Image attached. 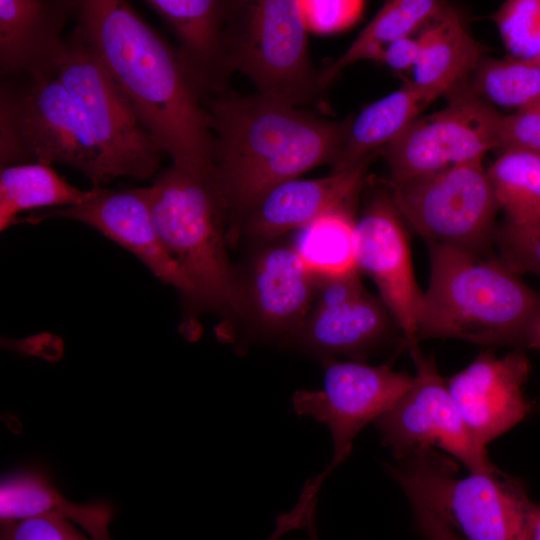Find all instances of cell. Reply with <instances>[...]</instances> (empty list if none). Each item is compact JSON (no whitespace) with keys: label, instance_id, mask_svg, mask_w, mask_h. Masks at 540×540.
Wrapping results in <instances>:
<instances>
[{"label":"cell","instance_id":"obj_9","mask_svg":"<svg viewBox=\"0 0 540 540\" xmlns=\"http://www.w3.org/2000/svg\"><path fill=\"white\" fill-rule=\"evenodd\" d=\"M57 78L81 111L114 178H152L165 152L76 27L66 37Z\"/></svg>","mask_w":540,"mask_h":540},{"label":"cell","instance_id":"obj_22","mask_svg":"<svg viewBox=\"0 0 540 540\" xmlns=\"http://www.w3.org/2000/svg\"><path fill=\"white\" fill-rule=\"evenodd\" d=\"M56 515L80 526L93 540H112L109 524L114 509L105 502L79 505L66 500L42 471L22 470L1 481L2 523Z\"/></svg>","mask_w":540,"mask_h":540},{"label":"cell","instance_id":"obj_1","mask_svg":"<svg viewBox=\"0 0 540 540\" xmlns=\"http://www.w3.org/2000/svg\"><path fill=\"white\" fill-rule=\"evenodd\" d=\"M77 25L172 164L214 165L215 138L203 100L166 40L123 0H81Z\"/></svg>","mask_w":540,"mask_h":540},{"label":"cell","instance_id":"obj_5","mask_svg":"<svg viewBox=\"0 0 540 540\" xmlns=\"http://www.w3.org/2000/svg\"><path fill=\"white\" fill-rule=\"evenodd\" d=\"M0 168L60 163L99 187L114 179L72 96L57 77L2 78Z\"/></svg>","mask_w":540,"mask_h":540},{"label":"cell","instance_id":"obj_36","mask_svg":"<svg viewBox=\"0 0 540 540\" xmlns=\"http://www.w3.org/2000/svg\"><path fill=\"white\" fill-rule=\"evenodd\" d=\"M519 540H540V504L531 502Z\"/></svg>","mask_w":540,"mask_h":540},{"label":"cell","instance_id":"obj_15","mask_svg":"<svg viewBox=\"0 0 540 540\" xmlns=\"http://www.w3.org/2000/svg\"><path fill=\"white\" fill-rule=\"evenodd\" d=\"M55 217L76 220L96 229L133 253L163 283L189 298L191 284L156 230L149 187L116 190L93 187L80 204L35 211L20 222L37 223Z\"/></svg>","mask_w":540,"mask_h":540},{"label":"cell","instance_id":"obj_30","mask_svg":"<svg viewBox=\"0 0 540 540\" xmlns=\"http://www.w3.org/2000/svg\"><path fill=\"white\" fill-rule=\"evenodd\" d=\"M493 240L499 249L498 259L511 271L540 276V219L524 227L504 223L495 229Z\"/></svg>","mask_w":540,"mask_h":540},{"label":"cell","instance_id":"obj_11","mask_svg":"<svg viewBox=\"0 0 540 540\" xmlns=\"http://www.w3.org/2000/svg\"><path fill=\"white\" fill-rule=\"evenodd\" d=\"M442 110L419 117L395 141L383 148L389 184L432 174L484 158L497 149L502 114L485 101L454 92Z\"/></svg>","mask_w":540,"mask_h":540},{"label":"cell","instance_id":"obj_34","mask_svg":"<svg viewBox=\"0 0 540 540\" xmlns=\"http://www.w3.org/2000/svg\"><path fill=\"white\" fill-rule=\"evenodd\" d=\"M420 54L418 37L406 36L385 47L380 62L396 71L412 70Z\"/></svg>","mask_w":540,"mask_h":540},{"label":"cell","instance_id":"obj_3","mask_svg":"<svg viewBox=\"0 0 540 540\" xmlns=\"http://www.w3.org/2000/svg\"><path fill=\"white\" fill-rule=\"evenodd\" d=\"M156 230L191 284L188 303L243 319L240 274L228 255L230 209L214 165H173L149 186Z\"/></svg>","mask_w":540,"mask_h":540},{"label":"cell","instance_id":"obj_21","mask_svg":"<svg viewBox=\"0 0 540 540\" xmlns=\"http://www.w3.org/2000/svg\"><path fill=\"white\" fill-rule=\"evenodd\" d=\"M418 39L420 54L411 82L434 99L461 86L488 51L447 5L424 26Z\"/></svg>","mask_w":540,"mask_h":540},{"label":"cell","instance_id":"obj_17","mask_svg":"<svg viewBox=\"0 0 540 540\" xmlns=\"http://www.w3.org/2000/svg\"><path fill=\"white\" fill-rule=\"evenodd\" d=\"M530 371L529 359L519 350L500 358L487 350L446 379L468 431L482 448L532 412L523 390Z\"/></svg>","mask_w":540,"mask_h":540},{"label":"cell","instance_id":"obj_25","mask_svg":"<svg viewBox=\"0 0 540 540\" xmlns=\"http://www.w3.org/2000/svg\"><path fill=\"white\" fill-rule=\"evenodd\" d=\"M355 206L333 209L298 230L291 244L319 280L360 272L356 261Z\"/></svg>","mask_w":540,"mask_h":540},{"label":"cell","instance_id":"obj_4","mask_svg":"<svg viewBox=\"0 0 540 540\" xmlns=\"http://www.w3.org/2000/svg\"><path fill=\"white\" fill-rule=\"evenodd\" d=\"M427 245L431 272L419 310L417 341L456 338L522 347L540 312V293L498 258Z\"/></svg>","mask_w":540,"mask_h":540},{"label":"cell","instance_id":"obj_39","mask_svg":"<svg viewBox=\"0 0 540 540\" xmlns=\"http://www.w3.org/2000/svg\"><path fill=\"white\" fill-rule=\"evenodd\" d=\"M288 532V527L284 523L278 522L274 532L271 534L268 540H278L282 535Z\"/></svg>","mask_w":540,"mask_h":540},{"label":"cell","instance_id":"obj_23","mask_svg":"<svg viewBox=\"0 0 540 540\" xmlns=\"http://www.w3.org/2000/svg\"><path fill=\"white\" fill-rule=\"evenodd\" d=\"M435 99L411 81L365 107L351 120L333 171L351 168L395 141Z\"/></svg>","mask_w":540,"mask_h":540},{"label":"cell","instance_id":"obj_38","mask_svg":"<svg viewBox=\"0 0 540 540\" xmlns=\"http://www.w3.org/2000/svg\"><path fill=\"white\" fill-rule=\"evenodd\" d=\"M315 511H316V502H314L309 510L307 521L305 524V529L307 530L310 540H319L316 529V520H315Z\"/></svg>","mask_w":540,"mask_h":540},{"label":"cell","instance_id":"obj_18","mask_svg":"<svg viewBox=\"0 0 540 540\" xmlns=\"http://www.w3.org/2000/svg\"><path fill=\"white\" fill-rule=\"evenodd\" d=\"M378 153L325 177L296 178L275 186L242 219L235 240L243 235L257 242L273 241L333 209L357 204L367 170Z\"/></svg>","mask_w":540,"mask_h":540},{"label":"cell","instance_id":"obj_37","mask_svg":"<svg viewBox=\"0 0 540 540\" xmlns=\"http://www.w3.org/2000/svg\"><path fill=\"white\" fill-rule=\"evenodd\" d=\"M522 347L540 349V312L531 323Z\"/></svg>","mask_w":540,"mask_h":540},{"label":"cell","instance_id":"obj_6","mask_svg":"<svg viewBox=\"0 0 540 540\" xmlns=\"http://www.w3.org/2000/svg\"><path fill=\"white\" fill-rule=\"evenodd\" d=\"M455 468L432 448L387 465L411 506L427 509L465 540H519L532 502L523 482L501 471L458 478Z\"/></svg>","mask_w":540,"mask_h":540},{"label":"cell","instance_id":"obj_24","mask_svg":"<svg viewBox=\"0 0 540 540\" xmlns=\"http://www.w3.org/2000/svg\"><path fill=\"white\" fill-rule=\"evenodd\" d=\"M89 195L68 183L51 166L11 165L0 169V230L19 223V214L80 204Z\"/></svg>","mask_w":540,"mask_h":540},{"label":"cell","instance_id":"obj_20","mask_svg":"<svg viewBox=\"0 0 540 540\" xmlns=\"http://www.w3.org/2000/svg\"><path fill=\"white\" fill-rule=\"evenodd\" d=\"M79 0H0L2 78L57 77L65 53L62 32Z\"/></svg>","mask_w":540,"mask_h":540},{"label":"cell","instance_id":"obj_27","mask_svg":"<svg viewBox=\"0 0 540 540\" xmlns=\"http://www.w3.org/2000/svg\"><path fill=\"white\" fill-rule=\"evenodd\" d=\"M505 223L524 227L540 219V153L510 149L486 170Z\"/></svg>","mask_w":540,"mask_h":540},{"label":"cell","instance_id":"obj_10","mask_svg":"<svg viewBox=\"0 0 540 540\" xmlns=\"http://www.w3.org/2000/svg\"><path fill=\"white\" fill-rule=\"evenodd\" d=\"M410 350L416 365L412 386L374 423L381 442L398 461L428 448H439L463 463L471 473L495 474L489 460L468 431L432 356L418 345Z\"/></svg>","mask_w":540,"mask_h":540},{"label":"cell","instance_id":"obj_2","mask_svg":"<svg viewBox=\"0 0 540 540\" xmlns=\"http://www.w3.org/2000/svg\"><path fill=\"white\" fill-rule=\"evenodd\" d=\"M203 106L215 138L216 175L231 213L230 242L272 188L317 166L334 167L352 120L330 121L259 94L223 92Z\"/></svg>","mask_w":540,"mask_h":540},{"label":"cell","instance_id":"obj_14","mask_svg":"<svg viewBox=\"0 0 540 540\" xmlns=\"http://www.w3.org/2000/svg\"><path fill=\"white\" fill-rule=\"evenodd\" d=\"M392 322L384 303L364 288L359 272L322 279L306 321L287 345L321 360L345 355L365 362L386 341Z\"/></svg>","mask_w":540,"mask_h":540},{"label":"cell","instance_id":"obj_26","mask_svg":"<svg viewBox=\"0 0 540 540\" xmlns=\"http://www.w3.org/2000/svg\"><path fill=\"white\" fill-rule=\"evenodd\" d=\"M445 6L435 0L386 1L345 53L320 71L322 89L350 64L360 60L380 61L387 45L425 26Z\"/></svg>","mask_w":540,"mask_h":540},{"label":"cell","instance_id":"obj_13","mask_svg":"<svg viewBox=\"0 0 540 540\" xmlns=\"http://www.w3.org/2000/svg\"><path fill=\"white\" fill-rule=\"evenodd\" d=\"M405 224L388 188L374 193L356 218V261L359 271L376 284L381 301L411 349L418 345L423 293L414 276Z\"/></svg>","mask_w":540,"mask_h":540},{"label":"cell","instance_id":"obj_32","mask_svg":"<svg viewBox=\"0 0 540 540\" xmlns=\"http://www.w3.org/2000/svg\"><path fill=\"white\" fill-rule=\"evenodd\" d=\"M0 540H93L74 523L56 515H42L2 523Z\"/></svg>","mask_w":540,"mask_h":540},{"label":"cell","instance_id":"obj_12","mask_svg":"<svg viewBox=\"0 0 540 540\" xmlns=\"http://www.w3.org/2000/svg\"><path fill=\"white\" fill-rule=\"evenodd\" d=\"M324 377L320 390H298L292 406L299 416L325 424L333 441L330 474L350 455L353 440L368 423L387 412L412 386L413 377L387 365L363 361L321 360Z\"/></svg>","mask_w":540,"mask_h":540},{"label":"cell","instance_id":"obj_28","mask_svg":"<svg viewBox=\"0 0 540 540\" xmlns=\"http://www.w3.org/2000/svg\"><path fill=\"white\" fill-rule=\"evenodd\" d=\"M454 92L516 112L540 102V66L511 56H485Z\"/></svg>","mask_w":540,"mask_h":540},{"label":"cell","instance_id":"obj_7","mask_svg":"<svg viewBox=\"0 0 540 540\" xmlns=\"http://www.w3.org/2000/svg\"><path fill=\"white\" fill-rule=\"evenodd\" d=\"M307 34L298 0L234 1L230 71L245 74L259 95L296 107L308 104L323 89Z\"/></svg>","mask_w":540,"mask_h":540},{"label":"cell","instance_id":"obj_33","mask_svg":"<svg viewBox=\"0 0 540 540\" xmlns=\"http://www.w3.org/2000/svg\"><path fill=\"white\" fill-rule=\"evenodd\" d=\"M497 149L540 153V102L502 116L498 128Z\"/></svg>","mask_w":540,"mask_h":540},{"label":"cell","instance_id":"obj_19","mask_svg":"<svg viewBox=\"0 0 540 540\" xmlns=\"http://www.w3.org/2000/svg\"><path fill=\"white\" fill-rule=\"evenodd\" d=\"M144 3L171 29L190 83L204 101L223 93L229 68V29L234 1L146 0Z\"/></svg>","mask_w":540,"mask_h":540},{"label":"cell","instance_id":"obj_31","mask_svg":"<svg viewBox=\"0 0 540 540\" xmlns=\"http://www.w3.org/2000/svg\"><path fill=\"white\" fill-rule=\"evenodd\" d=\"M306 30L318 35L345 31L362 17V0H298Z\"/></svg>","mask_w":540,"mask_h":540},{"label":"cell","instance_id":"obj_35","mask_svg":"<svg viewBox=\"0 0 540 540\" xmlns=\"http://www.w3.org/2000/svg\"><path fill=\"white\" fill-rule=\"evenodd\" d=\"M415 530L427 540H465L427 509L412 505Z\"/></svg>","mask_w":540,"mask_h":540},{"label":"cell","instance_id":"obj_8","mask_svg":"<svg viewBox=\"0 0 540 540\" xmlns=\"http://www.w3.org/2000/svg\"><path fill=\"white\" fill-rule=\"evenodd\" d=\"M483 158L438 172L386 182L398 212L427 244H440L483 256L494 237L499 209Z\"/></svg>","mask_w":540,"mask_h":540},{"label":"cell","instance_id":"obj_16","mask_svg":"<svg viewBox=\"0 0 540 540\" xmlns=\"http://www.w3.org/2000/svg\"><path fill=\"white\" fill-rule=\"evenodd\" d=\"M243 319L268 340L287 345L306 321L319 279L291 244L265 246L240 274Z\"/></svg>","mask_w":540,"mask_h":540},{"label":"cell","instance_id":"obj_29","mask_svg":"<svg viewBox=\"0 0 540 540\" xmlns=\"http://www.w3.org/2000/svg\"><path fill=\"white\" fill-rule=\"evenodd\" d=\"M511 57L540 66V0H509L492 16Z\"/></svg>","mask_w":540,"mask_h":540}]
</instances>
